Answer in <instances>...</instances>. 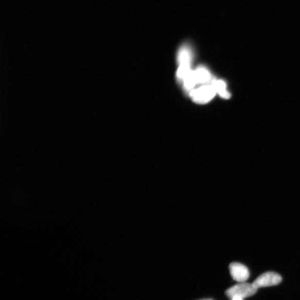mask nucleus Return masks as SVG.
Masks as SVG:
<instances>
[{
  "label": "nucleus",
  "mask_w": 300,
  "mask_h": 300,
  "mask_svg": "<svg viewBox=\"0 0 300 300\" xmlns=\"http://www.w3.org/2000/svg\"><path fill=\"white\" fill-rule=\"evenodd\" d=\"M193 53L191 47L188 44L181 46L177 55V61L179 66L176 73L177 79L182 83L188 75L192 72V63Z\"/></svg>",
  "instance_id": "obj_1"
},
{
  "label": "nucleus",
  "mask_w": 300,
  "mask_h": 300,
  "mask_svg": "<svg viewBox=\"0 0 300 300\" xmlns=\"http://www.w3.org/2000/svg\"><path fill=\"white\" fill-rule=\"evenodd\" d=\"M216 93L214 87L210 83L194 88L189 92V94L195 103L205 104L214 99Z\"/></svg>",
  "instance_id": "obj_2"
},
{
  "label": "nucleus",
  "mask_w": 300,
  "mask_h": 300,
  "mask_svg": "<svg viewBox=\"0 0 300 300\" xmlns=\"http://www.w3.org/2000/svg\"><path fill=\"white\" fill-rule=\"evenodd\" d=\"M253 284L241 283L236 285L227 290L225 294L230 299L240 297L242 299L254 295L257 292Z\"/></svg>",
  "instance_id": "obj_3"
},
{
  "label": "nucleus",
  "mask_w": 300,
  "mask_h": 300,
  "mask_svg": "<svg viewBox=\"0 0 300 300\" xmlns=\"http://www.w3.org/2000/svg\"><path fill=\"white\" fill-rule=\"evenodd\" d=\"M282 277L274 272H266L258 277L252 283L256 289L276 286L282 282Z\"/></svg>",
  "instance_id": "obj_4"
},
{
  "label": "nucleus",
  "mask_w": 300,
  "mask_h": 300,
  "mask_svg": "<svg viewBox=\"0 0 300 300\" xmlns=\"http://www.w3.org/2000/svg\"><path fill=\"white\" fill-rule=\"evenodd\" d=\"M229 270L231 276L237 282L245 283L249 278L250 272L248 269L240 263H231L229 266Z\"/></svg>",
  "instance_id": "obj_5"
},
{
  "label": "nucleus",
  "mask_w": 300,
  "mask_h": 300,
  "mask_svg": "<svg viewBox=\"0 0 300 300\" xmlns=\"http://www.w3.org/2000/svg\"><path fill=\"white\" fill-rule=\"evenodd\" d=\"M194 78L197 85L210 84L214 78H212L209 70L203 66H200L194 71Z\"/></svg>",
  "instance_id": "obj_6"
},
{
  "label": "nucleus",
  "mask_w": 300,
  "mask_h": 300,
  "mask_svg": "<svg viewBox=\"0 0 300 300\" xmlns=\"http://www.w3.org/2000/svg\"><path fill=\"white\" fill-rule=\"evenodd\" d=\"M213 85L217 93L223 99H229L231 97L230 93L227 90V84L221 80L213 79L211 83Z\"/></svg>",
  "instance_id": "obj_7"
},
{
  "label": "nucleus",
  "mask_w": 300,
  "mask_h": 300,
  "mask_svg": "<svg viewBox=\"0 0 300 300\" xmlns=\"http://www.w3.org/2000/svg\"><path fill=\"white\" fill-rule=\"evenodd\" d=\"M231 300H243L242 298L240 297H234L233 298L231 299Z\"/></svg>",
  "instance_id": "obj_8"
},
{
  "label": "nucleus",
  "mask_w": 300,
  "mask_h": 300,
  "mask_svg": "<svg viewBox=\"0 0 300 300\" xmlns=\"http://www.w3.org/2000/svg\"><path fill=\"white\" fill-rule=\"evenodd\" d=\"M203 300H213V299H203Z\"/></svg>",
  "instance_id": "obj_9"
}]
</instances>
